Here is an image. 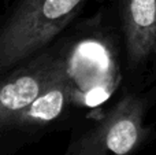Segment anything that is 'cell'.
Here are the masks:
<instances>
[{"mask_svg":"<svg viewBox=\"0 0 156 155\" xmlns=\"http://www.w3.org/2000/svg\"><path fill=\"white\" fill-rule=\"evenodd\" d=\"M86 0H21L0 32V67L7 71L54 40Z\"/></svg>","mask_w":156,"mask_h":155,"instance_id":"obj_1","label":"cell"},{"mask_svg":"<svg viewBox=\"0 0 156 155\" xmlns=\"http://www.w3.org/2000/svg\"><path fill=\"white\" fill-rule=\"evenodd\" d=\"M147 99L127 95L71 140L65 155H133L145 143Z\"/></svg>","mask_w":156,"mask_h":155,"instance_id":"obj_2","label":"cell"},{"mask_svg":"<svg viewBox=\"0 0 156 155\" xmlns=\"http://www.w3.org/2000/svg\"><path fill=\"white\" fill-rule=\"evenodd\" d=\"M67 70V56L59 51H48L5 78L0 88L2 133H7L15 118Z\"/></svg>","mask_w":156,"mask_h":155,"instance_id":"obj_3","label":"cell"},{"mask_svg":"<svg viewBox=\"0 0 156 155\" xmlns=\"http://www.w3.org/2000/svg\"><path fill=\"white\" fill-rule=\"evenodd\" d=\"M130 66L144 63L156 49V0H119Z\"/></svg>","mask_w":156,"mask_h":155,"instance_id":"obj_4","label":"cell"},{"mask_svg":"<svg viewBox=\"0 0 156 155\" xmlns=\"http://www.w3.org/2000/svg\"><path fill=\"white\" fill-rule=\"evenodd\" d=\"M71 96L73 84L67 70L15 118L10 131H30L55 121L65 111Z\"/></svg>","mask_w":156,"mask_h":155,"instance_id":"obj_5","label":"cell"},{"mask_svg":"<svg viewBox=\"0 0 156 155\" xmlns=\"http://www.w3.org/2000/svg\"><path fill=\"white\" fill-rule=\"evenodd\" d=\"M155 55H156V49H155Z\"/></svg>","mask_w":156,"mask_h":155,"instance_id":"obj_6","label":"cell"}]
</instances>
